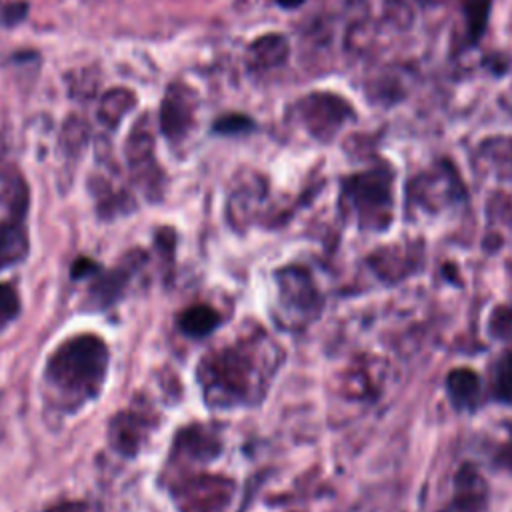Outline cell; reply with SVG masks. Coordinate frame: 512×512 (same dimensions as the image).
Masks as SVG:
<instances>
[{
	"label": "cell",
	"mask_w": 512,
	"mask_h": 512,
	"mask_svg": "<svg viewBox=\"0 0 512 512\" xmlns=\"http://www.w3.org/2000/svg\"><path fill=\"white\" fill-rule=\"evenodd\" d=\"M108 368V348L94 334H82L56 348L46 366L50 386L72 404L98 394Z\"/></svg>",
	"instance_id": "6da1fadb"
},
{
	"label": "cell",
	"mask_w": 512,
	"mask_h": 512,
	"mask_svg": "<svg viewBox=\"0 0 512 512\" xmlns=\"http://www.w3.org/2000/svg\"><path fill=\"white\" fill-rule=\"evenodd\" d=\"M204 398L214 406H234L250 398L256 386V360L246 344H236L204 358L198 368Z\"/></svg>",
	"instance_id": "7a4b0ae2"
},
{
	"label": "cell",
	"mask_w": 512,
	"mask_h": 512,
	"mask_svg": "<svg viewBox=\"0 0 512 512\" xmlns=\"http://www.w3.org/2000/svg\"><path fill=\"white\" fill-rule=\"evenodd\" d=\"M124 152L134 178H138V182L148 192H156L160 182V170L154 162V132L148 114H142L132 124Z\"/></svg>",
	"instance_id": "3957f363"
},
{
	"label": "cell",
	"mask_w": 512,
	"mask_h": 512,
	"mask_svg": "<svg viewBox=\"0 0 512 512\" xmlns=\"http://www.w3.org/2000/svg\"><path fill=\"white\" fill-rule=\"evenodd\" d=\"M232 484L220 476H200L180 488L178 504L182 512H218L226 506Z\"/></svg>",
	"instance_id": "277c9868"
},
{
	"label": "cell",
	"mask_w": 512,
	"mask_h": 512,
	"mask_svg": "<svg viewBox=\"0 0 512 512\" xmlns=\"http://www.w3.org/2000/svg\"><path fill=\"white\" fill-rule=\"evenodd\" d=\"M194 106V94L186 86L172 84L166 90L160 106V128L166 138L176 142L188 134L194 118Z\"/></svg>",
	"instance_id": "5b68a950"
},
{
	"label": "cell",
	"mask_w": 512,
	"mask_h": 512,
	"mask_svg": "<svg viewBox=\"0 0 512 512\" xmlns=\"http://www.w3.org/2000/svg\"><path fill=\"white\" fill-rule=\"evenodd\" d=\"M300 114L310 132L318 138L332 136L346 116L344 102L330 94H310L300 104Z\"/></svg>",
	"instance_id": "8992f818"
},
{
	"label": "cell",
	"mask_w": 512,
	"mask_h": 512,
	"mask_svg": "<svg viewBox=\"0 0 512 512\" xmlns=\"http://www.w3.org/2000/svg\"><path fill=\"white\" fill-rule=\"evenodd\" d=\"M290 54L288 40L280 34H264L256 38L246 52L248 68L254 72H266L272 68H278L286 62Z\"/></svg>",
	"instance_id": "52a82bcc"
},
{
	"label": "cell",
	"mask_w": 512,
	"mask_h": 512,
	"mask_svg": "<svg viewBox=\"0 0 512 512\" xmlns=\"http://www.w3.org/2000/svg\"><path fill=\"white\" fill-rule=\"evenodd\" d=\"M24 212H12L0 222V270L18 264L28 252V234L22 224Z\"/></svg>",
	"instance_id": "ba28073f"
},
{
	"label": "cell",
	"mask_w": 512,
	"mask_h": 512,
	"mask_svg": "<svg viewBox=\"0 0 512 512\" xmlns=\"http://www.w3.org/2000/svg\"><path fill=\"white\" fill-rule=\"evenodd\" d=\"M484 506V482L474 470L458 474V488L446 512H480Z\"/></svg>",
	"instance_id": "9c48e42d"
},
{
	"label": "cell",
	"mask_w": 512,
	"mask_h": 512,
	"mask_svg": "<svg viewBox=\"0 0 512 512\" xmlns=\"http://www.w3.org/2000/svg\"><path fill=\"white\" fill-rule=\"evenodd\" d=\"M144 428L146 420L142 416H138L136 412H122L114 418L110 426V438L118 450L132 454L134 450H138V444L144 438Z\"/></svg>",
	"instance_id": "30bf717a"
},
{
	"label": "cell",
	"mask_w": 512,
	"mask_h": 512,
	"mask_svg": "<svg viewBox=\"0 0 512 512\" xmlns=\"http://www.w3.org/2000/svg\"><path fill=\"white\" fill-rule=\"evenodd\" d=\"M136 106V96L128 88H110L98 104V120L106 128H116L122 118Z\"/></svg>",
	"instance_id": "8fae6325"
},
{
	"label": "cell",
	"mask_w": 512,
	"mask_h": 512,
	"mask_svg": "<svg viewBox=\"0 0 512 512\" xmlns=\"http://www.w3.org/2000/svg\"><path fill=\"white\" fill-rule=\"evenodd\" d=\"M450 396L460 406H472L478 398V378L470 370H456L448 378Z\"/></svg>",
	"instance_id": "7c38bea8"
},
{
	"label": "cell",
	"mask_w": 512,
	"mask_h": 512,
	"mask_svg": "<svg viewBox=\"0 0 512 512\" xmlns=\"http://www.w3.org/2000/svg\"><path fill=\"white\" fill-rule=\"evenodd\" d=\"M218 322V314L208 308V306H194L188 308L182 318H180V326L186 334L190 336H204L208 334Z\"/></svg>",
	"instance_id": "4fadbf2b"
},
{
	"label": "cell",
	"mask_w": 512,
	"mask_h": 512,
	"mask_svg": "<svg viewBox=\"0 0 512 512\" xmlns=\"http://www.w3.org/2000/svg\"><path fill=\"white\" fill-rule=\"evenodd\" d=\"M464 10H466V22H468V32L472 40H478L482 36V30L488 20V10H490V0H464Z\"/></svg>",
	"instance_id": "5bb4252c"
},
{
	"label": "cell",
	"mask_w": 512,
	"mask_h": 512,
	"mask_svg": "<svg viewBox=\"0 0 512 512\" xmlns=\"http://www.w3.org/2000/svg\"><path fill=\"white\" fill-rule=\"evenodd\" d=\"M20 310L18 292L10 284H0V330L8 326Z\"/></svg>",
	"instance_id": "9a60e30c"
},
{
	"label": "cell",
	"mask_w": 512,
	"mask_h": 512,
	"mask_svg": "<svg viewBox=\"0 0 512 512\" xmlns=\"http://www.w3.org/2000/svg\"><path fill=\"white\" fill-rule=\"evenodd\" d=\"M252 126L250 118L242 116V114H226L222 116L218 122H214V130L220 134H242L248 132Z\"/></svg>",
	"instance_id": "2e32d148"
},
{
	"label": "cell",
	"mask_w": 512,
	"mask_h": 512,
	"mask_svg": "<svg viewBox=\"0 0 512 512\" xmlns=\"http://www.w3.org/2000/svg\"><path fill=\"white\" fill-rule=\"evenodd\" d=\"M496 392L504 400H512V356H504L496 370Z\"/></svg>",
	"instance_id": "e0dca14e"
},
{
	"label": "cell",
	"mask_w": 512,
	"mask_h": 512,
	"mask_svg": "<svg viewBox=\"0 0 512 512\" xmlns=\"http://www.w3.org/2000/svg\"><path fill=\"white\" fill-rule=\"evenodd\" d=\"M304 0H278V4L280 6H284V8H296V6H300Z\"/></svg>",
	"instance_id": "ac0fdd59"
}]
</instances>
